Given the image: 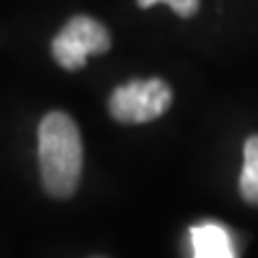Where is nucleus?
I'll use <instances>...</instances> for the list:
<instances>
[{
  "instance_id": "nucleus-1",
  "label": "nucleus",
  "mask_w": 258,
  "mask_h": 258,
  "mask_svg": "<svg viewBox=\"0 0 258 258\" xmlns=\"http://www.w3.org/2000/svg\"><path fill=\"white\" fill-rule=\"evenodd\" d=\"M41 183L52 198H71L82 174V138L76 120L64 112H50L39 125Z\"/></svg>"
},
{
  "instance_id": "nucleus-6",
  "label": "nucleus",
  "mask_w": 258,
  "mask_h": 258,
  "mask_svg": "<svg viewBox=\"0 0 258 258\" xmlns=\"http://www.w3.org/2000/svg\"><path fill=\"white\" fill-rule=\"evenodd\" d=\"M157 3H166L176 15H181V18H191V15L200 9V0H138V7L140 9H149V7L157 5Z\"/></svg>"
},
{
  "instance_id": "nucleus-5",
  "label": "nucleus",
  "mask_w": 258,
  "mask_h": 258,
  "mask_svg": "<svg viewBox=\"0 0 258 258\" xmlns=\"http://www.w3.org/2000/svg\"><path fill=\"white\" fill-rule=\"evenodd\" d=\"M239 189L245 203L258 205V136H249L245 140Z\"/></svg>"
},
{
  "instance_id": "nucleus-3",
  "label": "nucleus",
  "mask_w": 258,
  "mask_h": 258,
  "mask_svg": "<svg viewBox=\"0 0 258 258\" xmlns=\"http://www.w3.org/2000/svg\"><path fill=\"white\" fill-rule=\"evenodd\" d=\"M110 45V32L101 22L88 18V15H76L54 37L52 56L62 69L78 71L86 64L88 56L106 54Z\"/></svg>"
},
{
  "instance_id": "nucleus-4",
  "label": "nucleus",
  "mask_w": 258,
  "mask_h": 258,
  "mask_svg": "<svg viewBox=\"0 0 258 258\" xmlns=\"http://www.w3.org/2000/svg\"><path fill=\"white\" fill-rule=\"evenodd\" d=\"M189 235L194 258H237L232 237L222 224L203 222L191 226Z\"/></svg>"
},
{
  "instance_id": "nucleus-2",
  "label": "nucleus",
  "mask_w": 258,
  "mask_h": 258,
  "mask_svg": "<svg viewBox=\"0 0 258 258\" xmlns=\"http://www.w3.org/2000/svg\"><path fill=\"white\" fill-rule=\"evenodd\" d=\"M172 103V91L164 80H132L110 95L108 108L114 120L138 125L159 118Z\"/></svg>"
}]
</instances>
